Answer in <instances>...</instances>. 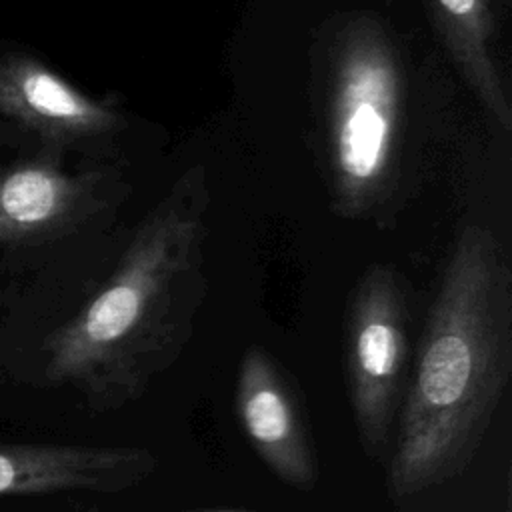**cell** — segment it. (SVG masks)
I'll list each match as a JSON object with an SVG mask.
<instances>
[{"label": "cell", "mask_w": 512, "mask_h": 512, "mask_svg": "<svg viewBox=\"0 0 512 512\" xmlns=\"http://www.w3.org/2000/svg\"><path fill=\"white\" fill-rule=\"evenodd\" d=\"M234 406L244 436L266 468L296 490H312L318 464L304 408L276 358L258 344L240 358Z\"/></svg>", "instance_id": "5b68a950"}, {"label": "cell", "mask_w": 512, "mask_h": 512, "mask_svg": "<svg viewBox=\"0 0 512 512\" xmlns=\"http://www.w3.org/2000/svg\"><path fill=\"white\" fill-rule=\"evenodd\" d=\"M156 466V456L140 446L0 444V496L116 494L142 484Z\"/></svg>", "instance_id": "8992f818"}, {"label": "cell", "mask_w": 512, "mask_h": 512, "mask_svg": "<svg viewBox=\"0 0 512 512\" xmlns=\"http://www.w3.org/2000/svg\"><path fill=\"white\" fill-rule=\"evenodd\" d=\"M406 82L384 24L356 14L326 48L324 134L334 210L368 216L390 192L400 164Z\"/></svg>", "instance_id": "3957f363"}, {"label": "cell", "mask_w": 512, "mask_h": 512, "mask_svg": "<svg viewBox=\"0 0 512 512\" xmlns=\"http://www.w3.org/2000/svg\"><path fill=\"white\" fill-rule=\"evenodd\" d=\"M512 374V272L496 234L466 224L430 304L398 410L386 484L408 500L468 470Z\"/></svg>", "instance_id": "6da1fadb"}, {"label": "cell", "mask_w": 512, "mask_h": 512, "mask_svg": "<svg viewBox=\"0 0 512 512\" xmlns=\"http://www.w3.org/2000/svg\"><path fill=\"white\" fill-rule=\"evenodd\" d=\"M408 300L392 266H370L356 284L346 322L348 398L360 444L380 458L406 390Z\"/></svg>", "instance_id": "277c9868"}, {"label": "cell", "mask_w": 512, "mask_h": 512, "mask_svg": "<svg viewBox=\"0 0 512 512\" xmlns=\"http://www.w3.org/2000/svg\"><path fill=\"white\" fill-rule=\"evenodd\" d=\"M210 188L186 170L138 224L108 282L44 342L46 378L94 410L138 400L186 346L206 292Z\"/></svg>", "instance_id": "7a4b0ae2"}, {"label": "cell", "mask_w": 512, "mask_h": 512, "mask_svg": "<svg viewBox=\"0 0 512 512\" xmlns=\"http://www.w3.org/2000/svg\"><path fill=\"white\" fill-rule=\"evenodd\" d=\"M504 4H510V0H504Z\"/></svg>", "instance_id": "8fae6325"}, {"label": "cell", "mask_w": 512, "mask_h": 512, "mask_svg": "<svg viewBox=\"0 0 512 512\" xmlns=\"http://www.w3.org/2000/svg\"><path fill=\"white\" fill-rule=\"evenodd\" d=\"M0 112L58 144L104 138L124 128L110 100H96L30 56H0Z\"/></svg>", "instance_id": "52a82bcc"}, {"label": "cell", "mask_w": 512, "mask_h": 512, "mask_svg": "<svg viewBox=\"0 0 512 512\" xmlns=\"http://www.w3.org/2000/svg\"><path fill=\"white\" fill-rule=\"evenodd\" d=\"M458 74L486 114L512 130V104L494 54L496 22L490 0H422Z\"/></svg>", "instance_id": "9c48e42d"}, {"label": "cell", "mask_w": 512, "mask_h": 512, "mask_svg": "<svg viewBox=\"0 0 512 512\" xmlns=\"http://www.w3.org/2000/svg\"><path fill=\"white\" fill-rule=\"evenodd\" d=\"M194 512H260V510H248V508H218V510H194Z\"/></svg>", "instance_id": "30bf717a"}, {"label": "cell", "mask_w": 512, "mask_h": 512, "mask_svg": "<svg viewBox=\"0 0 512 512\" xmlns=\"http://www.w3.org/2000/svg\"><path fill=\"white\" fill-rule=\"evenodd\" d=\"M100 172L68 174L48 160H28L0 176V246L58 236L102 200Z\"/></svg>", "instance_id": "ba28073f"}]
</instances>
